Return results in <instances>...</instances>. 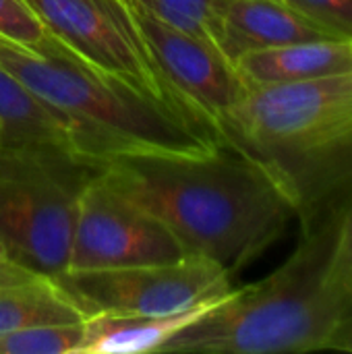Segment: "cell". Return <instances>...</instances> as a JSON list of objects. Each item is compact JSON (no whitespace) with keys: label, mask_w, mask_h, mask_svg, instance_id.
Returning a JSON list of instances; mask_svg holds the SVG:
<instances>
[{"label":"cell","mask_w":352,"mask_h":354,"mask_svg":"<svg viewBox=\"0 0 352 354\" xmlns=\"http://www.w3.org/2000/svg\"><path fill=\"white\" fill-rule=\"evenodd\" d=\"M328 286L346 305L352 303V189L336 205L334 239L328 259Z\"/></svg>","instance_id":"e0dca14e"},{"label":"cell","mask_w":352,"mask_h":354,"mask_svg":"<svg viewBox=\"0 0 352 354\" xmlns=\"http://www.w3.org/2000/svg\"><path fill=\"white\" fill-rule=\"evenodd\" d=\"M0 64L71 120L77 153L91 164L137 156H195L224 145L199 124L95 71L48 31L35 46L0 37Z\"/></svg>","instance_id":"3957f363"},{"label":"cell","mask_w":352,"mask_h":354,"mask_svg":"<svg viewBox=\"0 0 352 354\" xmlns=\"http://www.w3.org/2000/svg\"><path fill=\"white\" fill-rule=\"evenodd\" d=\"M0 257H6V249H4L2 241H0Z\"/></svg>","instance_id":"7402d4cb"},{"label":"cell","mask_w":352,"mask_h":354,"mask_svg":"<svg viewBox=\"0 0 352 354\" xmlns=\"http://www.w3.org/2000/svg\"><path fill=\"white\" fill-rule=\"evenodd\" d=\"M83 322L0 334V354H79L85 336Z\"/></svg>","instance_id":"2e32d148"},{"label":"cell","mask_w":352,"mask_h":354,"mask_svg":"<svg viewBox=\"0 0 352 354\" xmlns=\"http://www.w3.org/2000/svg\"><path fill=\"white\" fill-rule=\"evenodd\" d=\"M336 207L309 228L293 255L263 280L232 288L160 353L282 354L328 351L346 309L328 286Z\"/></svg>","instance_id":"277c9868"},{"label":"cell","mask_w":352,"mask_h":354,"mask_svg":"<svg viewBox=\"0 0 352 354\" xmlns=\"http://www.w3.org/2000/svg\"><path fill=\"white\" fill-rule=\"evenodd\" d=\"M100 176L158 218L191 255L230 276L270 249L297 218L276 176L230 145L195 156L116 158L102 164Z\"/></svg>","instance_id":"6da1fadb"},{"label":"cell","mask_w":352,"mask_h":354,"mask_svg":"<svg viewBox=\"0 0 352 354\" xmlns=\"http://www.w3.org/2000/svg\"><path fill=\"white\" fill-rule=\"evenodd\" d=\"M83 319L85 313L54 276L35 274L25 282L0 290V334Z\"/></svg>","instance_id":"5bb4252c"},{"label":"cell","mask_w":352,"mask_h":354,"mask_svg":"<svg viewBox=\"0 0 352 354\" xmlns=\"http://www.w3.org/2000/svg\"><path fill=\"white\" fill-rule=\"evenodd\" d=\"M129 4L174 93L199 122L220 137L222 120L247 91L234 62L212 41L166 25L133 0Z\"/></svg>","instance_id":"9c48e42d"},{"label":"cell","mask_w":352,"mask_h":354,"mask_svg":"<svg viewBox=\"0 0 352 354\" xmlns=\"http://www.w3.org/2000/svg\"><path fill=\"white\" fill-rule=\"evenodd\" d=\"M166 25L197 35L220 48L222 19L228 0H133Z\"/></svg>","instance_id":"9a60e30c"},{"label":"cell","mask_w":352,"mask_h":354,"mask_svg":"<svg viewBox=\"0 0 352 354\" xmlns=\"http://www.w3.org/2000/svg\"><path fill=\"white\" fill-rule=\"evenodd\" d=\"M0 124L4 131L2 141L52 143L77 153V139L71 120L56 108L35 97L31 91H27L2 64H0Z\"/></svg>","instance_id":"4fadbf2b"},{"label":"cell","mask_w":352,"mask_h":354,"mask_svg":"<svg viewBox=\"0 0 352 354\" xmlns=\"http://www.w3.org/2000/svg\"><path fill=\"white\" fill-rule=\"evenodd\" d=\"M189 255L158 218L114 191L100 172L85 185L66 272L174 263Z\"/></svg>","instance_id":"ba28073f"},{"label":"cell","mask_w":352,"mask_h":354,"mask_svg":"<svg viewBox=\"0 0 352 354\" xmlns=\"http://www.w3.org/2000/svg\"><path fill=\"white\" fill-rule=\"evenodd\" d=\"M338 37L352 39V0H286Z\"/></svg>","instance_id":"d6986e66"},{"label":"cell","mask_w":352,"mask_h":354,"mask_svg":"<svg viewBox=\"0 0 352 354\" xmlns=\"http://www.w3.org/2000/svg\"><path fill=\"white\" fill-rule=\"evenodd\" d=\"M220 137L276 176L309 228L352 189V73L251 87Z\"/></svg>","instance_id":"7a4b0ae2"},{"label":"cell","mask_w":352,"mask_h":354,"mask_svg":"<svg viewBox=\"0 0 352 354\" xmlns=\"http://www.w3.org/2000/svg\"><path fill=\"white\" fill-rule=\"evenodd\" d=\"M54 278L85 317L100 313L168 315L222 299L234 288L232 276L201 255L174 263L64 272Z\"/></svg>","instance_id":"52a82bcc"},{"label":"cell","mask_w":352,"mask_h":354,"mask_svg":"<svg viewBox=\"0 0 352 354\" xmlns=\"http://www.w3.org/2000/svg\"><path fill=\"white\" fill-rule=\"evenodd\" d=\"M222 299L168 315H89L83 322L85 336L79 354L160 353L172 336L203 317Z\"/></svg>","instance_id":"7c38bea8"},{"label":"cell","mask_w":352,"mask_h":354,"mask_svg":"<svg viewBox=\"0 0 352 354\" xmlns=\"http://www.w3.org/2000/svg\"><path fill=\"white\" fill-rule=\"evenodd\" d=\"M100 168L60 145L0 141L6 257L46 276L66 272L79 197Z\"/></svg>","instance_id":"5b68a950"},{"label":"cell","mask_w":352,"mask_h":354,"mask_svg":"<svg viewBox=\"0 0 352 354\" xmlns=\"http://www.w3.org/2000/svg\"><path fill=\"white\" fill-rule=\"evenodd\" d=\"M4 139V131H2V124H0V141Z\"/></svg>","instance_id":"603a6c76"},{"label":"cell","mask_w":352,"mask_h":354,"mask_svg":"<svg viewBox=\"0 0 352 354\" xmlns=\"http://www.w3.org/2000/svg\"><path fill=\"white\" fill-rule=\"evenodd\" d=\"M37 272L8 259V257H0V290L2 288H8V286H15L19 282H25L29 278H33Z\"/></svg>","instance_id":"44dd1931"},{"label":"cell","mask_w":352,"mask_h":354,"mask_svg":"<svg viewBox=\"0 0 352 354\" xmlns=\"http://www.w3.org/2000/svg\"><path fill=\"white\" fill-rule=\"evenodd\" d=\"M234 68L247 89L349 75L352 73V39L322 37L263 48L239 56Z\"/></svg>","instance_id":"8fae6325"},{"label":"cell","mask_w":352,"mask_h":354,"mask_svg":"<svg viewBox=\"0 0 352 354\" xmlns=\"http://www.w3.org/2000/svg\"><path fill=\"white\" fill-rule=\"evenodd\" d=\"M25 2L39 17L46 31L83 62L216 135L189 112L166 81L139 23L133 17L129 0Z\"/></svg>","instance_id":"8992f818"},{"label":"cell","mask_w":352,"mask_h":354,"mask_svg":"<svg viewBox=\"0 0 352 354\" xmlns=\"http://www.w3.org/2000/svg\"><path fill=\"white\" fill-rule=\"evenodd\" d=\"M322 37L338 35L286 0H228L222 19L220 50L234 62L247 52Z\"/></svg>","instance_id":"30bf717a"},{"label":"cell","mask_w":352,"mask_h":354,"mask_svg":"<svg viewBox=\"0 0 352 354\" xmlns=\"http://www.w3.org/2000/svg\"><path fill=\"white\" fill-rule=\"evenodd\" d=\"M44 35V23L25 0H0V37L35 46Z\"/></svg>","instance_id":"ac0fdd59"},{"label":"cell","mask_w":352,"mask_h":354,"mask_svg":"<svg viewBox=\"0 0 352 354\" xmlns=\"http://www.w3.org/2000/svg\"><path fill=\"white\" fill-rule=\"evenodd\" d=\"M328 351H342V353H352V303L346 305L342 311L334 334L328 342Z\"/></svg>","instance_id":"ffe728a7"}]
</instances>
